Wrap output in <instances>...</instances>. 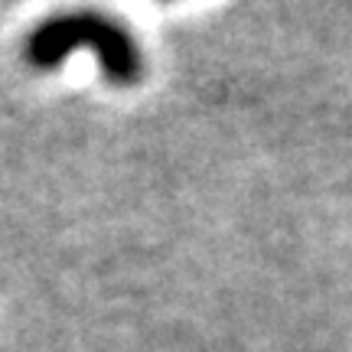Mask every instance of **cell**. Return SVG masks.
<instances>
[{"label":"cell","mask_w":352,"mask_h":352,"mask_svg":"<svg viewBox=\"0 0 352 352\" xmlns=\"http://www.w3.org/2000/svg\"><path fill=\"white\" fill-rule=\"evenodd\" d=\"M76 43H91L101 52V63L114 82H134L138 78V56L131 39L104 23L98 16H65L56 23H46L30 39V59L36 65H56Z\"/></svg>","instance_id":"obj_1"}]
</instances>
